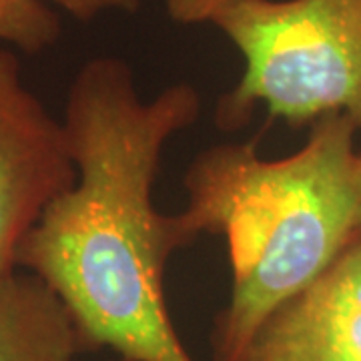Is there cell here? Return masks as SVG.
Listing matches in <instances>:
<instances>
[{
    "label": "cell",
    "instance_id": "obj_1",
    "mask_svg": "<svg viewBox=\"0 0 361 361\" xmlns=\"http://www.w3.org/2000/svg\"><path fill=\"white\" fill-rule=\"evenodd\" d=\"M199 113L189 82L141 101L130 66L115 56L89 61L68 89L63 125L77 183L26 233L16 269L61 299L85 353L195 361L167 310L165 265L183 245L173 215L153 205V185L169 139Z\"/></svg>",
    "mask_w": 361,
    "mask_h": 361
},
{
    "label": "cell",
    "instance_id": "obj_2",
    "mask_svg": "<svg viewBox=\"0 0 361 361\" xmlns=\"http://www.w3.org/2000/svg\"><path fill=\"white\" fill-rule=\"evenodd\" d=\"M355 125L331 113L283 159L255 142L203 151L185 175L187 207L173 215L180 245L223 235L231 297L215 319V361H243L275 311L307 289L361 233Z\"/></svg>",
    "mask_w": 361,
    "mask_h": 361
},
{
    "label": "cell",
    "instance_id": "obj_3",
    "mask_svg": "<svg viewBox=\"0 0 361 361\" xmlns=\"http://www.w3.org/2000/svg\"><path fill=\"white\" fill-rule=\"evenodd\" d=\"M213 25L245 61L215 123L245 127L257 104L291 127L341 113L361 130V0H235Z\"/></svg>",
    "mask_w": 361,
    "mask_h": 361
},
{
    "label": "cell",
    "instance_id": "obj_4",
    "mask_svg": "<svg viewBox=\"0 0 361 361\" xmlns=\"http://www.w3.org/2000/svg\"><path fill=\"white\" fill-rule=\"evenodd\" d=\"M77 167L63 123L26 89L16 54L0 47V283L16 271V249Z\"/></svg>",
    "mask_w": 361,
    "mask_h": 361
},
{
    "label": "cell",
    "instance_id": "obj_5",
    "mask_svg": "<svg viewBox=\"0 0 361 361\" xmlns=\"http://www.w3.org/2000/svg\"><path fill=\"white\" fill-rule=\"evenodd\" d=\"M243 361H361V233L263 323Z\"/></svg>",
    "mask_w": 361,
    "mask_h": 361
},
{
    "label": "cell",
    "instance_id": "obj_6",
    "mask_svg": "<svg viewBox=\"0 0 361 361\" xmlns=\"http://www.w3.org/2000/svg\"><path fill=\"white\" fill-rule=\"evenodd\" d=\"M85 353L73 319L32 273L0 283V361H75Z\"/></svg>",
    "mask_w": 361,
    "mask_h": 361
},
{
    "label": "cell",
    "instance_id": "obj_7",
    "mask_svg": "<svg viewBox=\"0 0 361 361\" xmlns=\"http://www.w3.org/2000/svg\"><path fill=\"white\" fill-rule=\"evenodd\" d=\"M61 37V20L44 0H0V42L40 52Z\"/></svg>",
    "mask_w": 361,
    "mask_h": 361
},
{
    "label": "cell",
    "instance_id": "obj_8",
    "mask_svg": "<svg viewBox=\"0 0 361 361\" xmlns=\"http://www.w3.org/2000/svg\"><path fill=\"white\" fill-rule=\"evenodd\" d=\"M235 0H165L167 13L180 25L213 23V18Z\"/></svg>",
    "mask_w": 361,
    "mask_h": 361
},
{
    "label": "cell",
    "instance_id": "obj_9",
    "mask_svg": "<svg viewBox=\"0 0 361 361\" xmlns=\"http://www.w3.org/2000/svg\"><path fill=\"white\" fill-rule=\"evenodd\" d=\"M44 2L63 8L66 14L78 20H90L106 11L135 13L141 4V0H44Z\"/></svg>",
    "mask_w": 361,
    "mask_h": 361
},
{
    "label": "cell",
    "instance_id": "obj_10",
    "mask_svg": "<svg viewBox=\"0 0 361 361\" xmlns=\"http://www.w3.org/2000/svg\"><path fill=\"white\" fill-rule=\"evenodd\" d=\"M357 180H360V225H361V153L357 161Z\"/></svg>",
    "mask_w": 361,
    "mask_h": 361
}]
</instances>
